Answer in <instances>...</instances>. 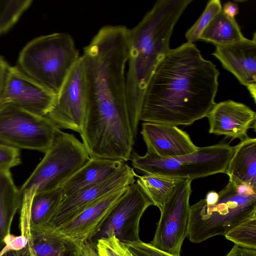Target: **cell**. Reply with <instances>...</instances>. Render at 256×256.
<instances>
[{
  "label": "cell",
  "instance_id": "obj_1",
  "mask_svg": "<svg viewBox=\"0 0 256 256\" xmlns=\"http://www.w3.org/2000/svg\"><path fill=\"white\" fill-rule=\"evenodd\" d=\"M219 74L193 43L170 49L148 83L140 120L189 126L206 117L216 104Z\"/></svg>",
  "mask_w": 256,
  "mask_h": 256
},
{
  "label": "cell",
  "instance_id": "obj_2",
  "mask_svg": "<svg viewBox=\"0 0 256 256\" xmlns=\"http://www.w3.org/2000/svg\"><path fill=\"white\" fill-rule=\"evenodd\" d=\"M192 0H158L134 28L128 30L126 102L134 138L148 83L156 67L170 50L176 24Z\"/></svg>",
  "mask_w": 256,
  "mask_h": 256
},
{
  "label": "cell",
  "instance_id": "obj_3",
  "mask_svg": "<svg viewBox=\"0 0 256 256\" xmlns=\"http://www.w3.org/2000/svg\"><path fill=\"white\" fill-rule=\"evenodd\" d=\"M214 204L204 199L190 206L187 237L195 244L224 236L234 227L256 217V190L230 180Z\"/></svg>",
  "mask_w": 256,
  "mask_h": 256
},
{
  "label": "cell",
  "instance_id": "obj_4",
  "mask_svg": "<svg viewBox=\"0 0 256 256\" xmlns=\"http://www.w3.org/2000/svg\"><path fill=\"white\" fill-rule=\"evenodd\" d=\"M81 56L67 32L42 36L20 51L18 67L26 74L57 95Z\"/></svg>",
  "mask_w": 256,
  "mask_h": 256
},
{
  "label": "cell",
  "instance_id": "obj_5",
  "mask_svg": "<svg viewBox=\"0 0 256 256\" xmlns=\"http://www.w3.org/2000/svg\"><path fill=\"white\" fill-rule=\"evenodd\" d=\"M90 158L82 142L73 134L60 130L42 160L18 189L22 198L62 187Z\"/></svg>",
  "mask_w": 256,
  "mask_h": 256
},
{
  "label": "cell",
  "instance_id": "obj_6",
  "mask_svg": "<svg viewBox=\"0 0 256 256\" xmlns=\"http://www.w3.org/2000/svg\"><path fill=\"white\" fill-rule=\"evenodd\" d=\"M234 152V146L219 143L198 147L196 151L190 154L172 158H162L147 152L141 156L134 152L130 160L133 168L144 174H159L193 180L225 173Z\"/></svg>",
  "mask_w": 256,
  "mask_h": 256
},
{
  "label": "cell",
  "instance_id": "obj_7",
  "mask_svg": "<svg viewBox=\"0 0 256 256\" xmlns=\"http://www.w3.org/2000/svg\"><path fill=\"white\" fill-rule=\"evenodd\" d=\"M60 129L50 118L6 104L0 106V142L46 152Z\"/></svg>",
  "mask_w": 256,
  "mask_h": 256
},
{
  "label": "cell",
  "instance_id": "obj_8",
  "mask_svg": "<svg viewBox=\"0 0 256 256\" xmlns=\"http://www.w3.org/2000/svg\"><path fill=\"white\" fill-rule=\"evenodd\" d=\"M192 180L184 178L160 211L152 240L154 247L174 256H180L189 224L190 198Z\"/></svg>",
  "mask_w": 256,
  "mask_h": 256
},
{
  "label": "cell",
  "instance_id": "obj_9",
  "mask_svg": "<svg viewBox=\"0 0 256 256\" xmlns=\"http://www.w3.org/2000/svg\"><path fill=\"white\" fill-rule=\"evenodd\" d=\"M152 202L135 182L130 184L114 206L99 231L88 241L115 236L124 244L140 240V218Z\"/></svg>",
  "mask_w": 256,
  "mask_h": 256
},
{
  "label": "cell",
  "instance_id": "obj_10",
  "mask_svg": "<svg viewBox=\"0 0 256 256\" xmlns=\"http://www.w3.org/2000/svg\"><path fill=\"white\" fill-rule=\"evenodd\" d=\"M87 102L84 66L82 56L74 66L46 116L60 128L81 133Z\"/></svg>",
  "mask_w": 256,
  "mask_h": 256
},
{
  "label": "cell",
  "instance_id": "obj_11",
  "mask_svg": "<svg viewBox=\"0 0 256 256\" xmlns=\"http://www.w3.org/2000/svg\"><path fill=\"white\" fill-rule=\"evenodd\" d=\"M136 176L134 168L124 162L108 178L64 198L45 226L60 228L106 194L134 183Z\"/></svg>",
  "mask_w": 256,
  "mask_h": 256
},
{
  "label": "cell",
  "instance_id": "obj_12",
  "mask_svg": "<svg viewBox=\"0 0 256 256\" xmlns=\"http://www.w3.org/2000/svg\"><path fill=\"white\" fill-rule=\"evenodd\" d=\"M56 96L18 66H9L0 94V106L13 105L46 116L54 104Z\"/></svg>",
  "mask_w": 256,
  "mask_h": 256
},
{
  "label": "cell",
  "instance_id": "obj_13",
  "mask_svg": "<svg viewBox=\"0 0 256 256\" xmlns=\"http://www.w3.org/2000/svg\"><path fill=\"white\" fill-rule=\"evenodd\" d=\"M256 36L245 38L237 42L216 46L212 55L223 67L232 73L240 82L246 86L256 103Z\"/></svg>",
  "mask_w": 256,
  "mask_h": 256
},
{
  "label": "cell",
  "instance_id": "obj_14",
  "mask_svg": "<svg viewBox=\"0 0 256 256\" xmlns=\"http://www.w3.org/2000/svg\"><path fill=\"white\" fill-rule=\"evenodd\" d=\"M209 133L241 140L250 128L256 130V113L248 106L232 100L216 104L208 113Z\"/></svg>",
  "mask_w": 256,
  "mask_h": 256
},
{
  "label": "cell",
  "instance_id": "obj_15",
  "mask_svg": "<svg viewBox=\"0 0 256 256\" xmlns=\"http://www.w3.org/2000/svg\"><path fill=\"white\" fill-rule=\"evenodd\" d=\"M141 134L146 152L162 158L188 154L198 148L187 132L174 126L144 122Z\"/></svg>",
  "mask_w": 256,
  "mask_h": 256
},
{
  "label": "cell",
  "instance_id": "obj_16",
  "mask_svg": "<svg viewBox=\"0 0 256 256\" xmlns=\"http://www.w3.org/2000/svg\"><path fill=\"white\" fill-rule=\"evenodd\" d=\"M128 186L106 194L58 230L73 240L90 241L99 231L114 206Z\"/></svg>",
  "mask_w": 256,
  "mask_h": 256
},
{
  "label": "cell",
  "instance_id": "obj_17",
  "mask_svg": "<svg viewBox=\"0 0 256 256\" xmlns=\"http://www.w3.org/2000/svg\"><path fill=\"white\" fill-rule=\"evenodd\" d=\"M29 256H78L79 240L49 226H30L24 234Z\"/></svg>",
  "mask_w": 256,
  "mask_h": 256
},
{
  "label": "cell",
  "instance_id": "obj_18",
  "mask_svg": "<svg viewBox=\"0 0 256 256\" xmlns=\"http://www.w3.org/2000/svg\"><path fill=\"white\" fill-rule=\"evenodd\" d=\"M63 198L62 187L35 194L30 202L22 201L20 216L21 234L30 226H45Z\"/></svg>",
  "mask_w": 256,
  "mask_h": 256
},
{
  "label": "cell",
  "instance_id": "obj_19",
  "mask_svg": "<svg viewBox=\"0 0 256 256\" xmlns=\"http://www.w3.org/2000/svg\"><path fill=\"white\" fill-rule=\"evenodd\" d=\"M225 174L229 180L256 190V138L248 137L234 146Z\"/></svg>",
  "mask_w": 256,
  "mask_h": 256
},
{
  "label": "cell",
  "instance_id": "obj_20",
  "mask_svg": "<svg viewBox=\"0 0 256 256\" xmlns=\"http://www.w3.org/2000/svg\"><path fill=\"white\" fill-rule=\"evenodd\" d=\"M124 163L118 160L90 158L62 186L63 198L108 178L120 168Z\"/></svg>",
  "mask_w": 256,
  "mask_h": 256
},
{
  "label": "cell",
  "instance_id": "obj_21",
  "mask_svg": "<svg viewBox=\"0 0 256 256\" xmlns=\"http://www.w3.org/2000/svg\"><path fill=\"white\" fill-rule=\"evenodd\" d=\"M22 204L10 170L0 169V251L5 245L4 238L10 234L14 218Z\"/></svg>",
  "mask_w": 256,
  "mask_h": 256
},
{
  "label": "cell",
  "instance_id": "obj_22",
  "mask_svg": "<svg viewBox=\"0 0 256 256\" xmlns=\"http://www.w3.org/2000/svg\"><path fill=\"white\" fill-rule=\"evenodd\" d=\"M136 180L140 188L152 205L160 212L172 196L180 182L184 178L153 174L136 176Z\"/></svg>",
  "mask_w": 256,
  "mask_h": 256
},
{
  "label": "cell",
  "instance_id": "obj_23",
  "mask_svg": "<svg viewBox=\"0 0 256 256\" xmlns=\"http://www.w3.org/2000/svg\"><path fill=\"white\" fill-rule=\"evenodd\" d=\"M245 38L235 18L227 16L222 9L203 30L199 40L212 42L216 46H224Z\"/></svg>",
  "mask_w": 256,
  "mask_h": 256
},
{
  "label": "cell",
  "instance_id": "obj_24",
  "mask_svg": "<svg viewBox=\"0 0 256 256\" xmlns=\"http://www.w3.org/2000/svg\"><path fill=\"white\" fill-rule=\"evenodd\" d=\"M32 2V0H0V36L16 24Z\"/></svg>",
  "mask_w": 256,
  "mask_h": 256
},
{
  "label": "cell",
  "instance_id": "obj_25",
  "mask_svg": "<svg viewBox=\"0 0 256 256\" xmlns=\"http://www.w3.org/2000/svg\"><path fill=\"white\" fill-rule=\"evenodd\" d=\"M224 236L236 245L256 250V217L241 222Z\"/></svg>",
  "mask_w": 256,
  "mask_h": 256
},
{
  "label": "cell",
  "instance_id": "obj_26",
  "mask_svg": "<svg viewBox=\"0 0 256 256\" xmlns=\"http://www.w3.org/2000/svg\"><path fill=\"white\" fill-rule=\"evenodd\" d=\"M222 9L219 0H211L207 4L202 14L186 33L187 42L193 43L199 40L203 30L214 16Z\"/></svg>",
  "mask_w": 256,
  "mask_h": 256
},
{
  "label": "cell",
  "instance_id": "obj_27",
  "mask_svg": "<svg viewBox=\"0 0 256 256\" xmlns=\"http://www.w3.org/2000/svg\"><path fill=\"white\" fill-rule=\"evenodd\" d=\"M94 247L99 256H133L126 246L115 236L100 238Z\"/></svg>",
  "mask_w": 256,
  "mask_h": 256
},
{
  "label": "cell",
  "instance_id": "obj_28",
  "mask_svg": "<svg viewBox=\"0 0 256 256\" xmlns=\"http://www.w3.org/2000/svg\"><path fill=\"white\" fill-rule=\"evenodd\" d=\"M20 164L18 149L0 142V169L10 170Z\"/></svg>",
  "mask_w": 256,
  "mask_h": 256
},
{
  "label": "cell",
  "instance_id": "obj_29",
  "mask_svg": "<svg viewBox=\"0 0 256 256\" xmlns=\"http://www.w3.org/2000/svg\"><path fill=\"white\" fill-rule=\"evenodd\" d=\"M124 244L133 256H174L140 240Z\"/></svg>",
  "mask_w": 256,
  "mask_h": 256
},
{
  "label": "cell",
  "instance_id": "obj_30",
  "mask_svg": "<svg viewBox=\"0 0 256 256\" xmlns=\"http://www.w3.org/2000/svg\"><path fill=\"white\" fill-rule=\"evenodd\" d=\"M4 242L5 245L0 251V255L9 250H20L28 246L27 238L22 234L16 236L10 234L4 238Z\"/></svg>",
  "mask_w": 256,
  "mask_h": 256
},
{
  "label": "cell",
  "instance_id": "obj_31",
  "mask_svg": "<svg viewBox=\"0 0 256 256\" xmlns=\"http://www.w3.org/2000/svg\"><path fill=\"white\" fill-rule=\"evenodd\" d=\"M78 256H99L94 247L86 240L78 241Z\"/></svg>",
  "mask_w": 256,
  "mask_h": 256
},
{
  "label": "cell",
  "instance_id": "obj_32",
  "mask_svg": "<svg viewBox=\"0 0 256 256\" xmlns=\"http://www.w3.org/2000/svg\"><path fill=\"white\" fill-rule=\"evenodd\" d=\"M225 256H256V250L247 248L234 244Z\"/></svg>",
  "mask_w": 256,
  "mask_h": 256
},
{
  "label": "cell",
  "instance_id": "obj_33",
  "mask_svg": "<svg viewBox=\"0 0 256 256\" xmlns=\"http://www.w3.org/2000/svg\"><path fill=\"white\" fill-rule=\"evenodd\" d=\"M222 10L227 16L234 18L239 12L238 4L232 2H228L224 4Z\"/></svg>",
  "mask_w": 256,
  "mask_h": 256
},
{
  "label": "cell",
  "instance_id": "obj_34",
  "mask_svg": "<svg viewBox=\"0 0 256 256\" xmlns=\"http://www.w3.org/2000/svg\"><path fill=\"white\" fill-rule=\"evenodd\" d=\"M8 66H9L6 62L0 56V94L3 88Z\"/></svg>",
  "mask_w": 256,
  "mask_h": 256
},
{
  "label": "cell",
  "instance_id": "obj_35",
  "mask_svg": "<svg viewBox=\"0 0 256 256\" xmlns=\"http://www.w3.org/2000/svg\"><path fill=\"white\" fill-rule=\"evenodd\" d=\"M0 256H29L28 246L18 250H9Z\"/></svg>",
  "mask_w": 256,
  "mask_h": 256
}]
</instances>
